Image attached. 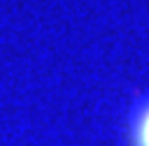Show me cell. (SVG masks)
<instances>
[{
    "label": "cell",
    "mask_w": 149,
    "mask_h": 146,
    "mask_svg": "<svg viewBox=\"0 0 149 146\" xmlns=\"http://www.w3.org/2000/svg\"><path fill=\"white\" fill-rule=\"evenodd\" d=\"M135 146H149V107L137 118V125H135Z\"/></svg>",
    "instance_id": "obj_1"
}]
</instances>
